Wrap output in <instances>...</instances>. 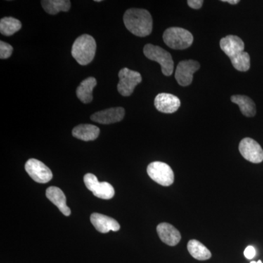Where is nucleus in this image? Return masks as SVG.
I'll return each mask as SVG.
<instances>
[{
    "label": "nucleus",
    "instance_id": "6ab92c4d",
    "mask_svg": "<svg viewBox=\"0 0 263 263\" xmlns=\"http://www.w3.org/2000/svg\"><path fill=\"white\" fill-rule=\"evenodd\" d=\"M231 101L239 106L242 114L247 117H253L256 114V105L252 99L245 95H233Z\"/></svg>",
    "mask_w": 263,
    "mask_h": 263
},
{
    "label": "nucleus",
    "instance_id": "4468645a",
    "mask_svg": "<svg viewBox=\"0 0 263 263\" xmlns=\"http://www.w3.org/2000/svg\"><path fill=\"white\" fill-rule=\"evenodd\" d=\"M90 220L95 229L100 233H107L110 230L117 232L120 230V226L117 220L104 214L93 213L90 217Z\"/></svg>",
    "mask_w": 263,
    "mask_h": 263
},
{
    "label": "nucleus",
    "instance_id": "cd10ccee",
    "mask_svg": "<svg viewBox=\"0 0 263 263\" xmlns=\"http://www.w3.org/2000/svg\"><path fill=\"white\" fill-rule=\"evenodd\" d=\"M250 263H262V261L259 260L257 261V262H255V261H252V262H251Z\"/></svg>",
    "mask_w": 263,
    "mask_h": 263
},
{
    "label": "nucleus",
    "instance_id": "b1692460",
    "mask_svg": "<svg viewBox=\"0 0 263 263\" xmlns=\"http://www.w3.org/2000/svg\"><path fill=\"white\" fill-rule=\"evenodd\" d=\"M13 51V48L10 44L3 41H0V58L2 60L9 58Z\"/></svg>",
    "mask_w": 263,
    "mask_h": 263
},
{
    "label": "nucleus",
    "instance_id": "2eb2a0df",
    "mask_svg": "<svg viewBox=\"0 0 263 263\" xmlns=\"http://www.w3.org/2000/svg\"><path fill=\"white\" fill-rule=\"evenodd\" d=\"M157 231L161 240L171 247L177 245L181 239L179 230L168 223H161L157 226Z\"/></svg>",
    "mask_w": 263,
    "mask_h": 263
},
{
    "label": "nucleus",
    "instance_id": "0eeeda50",
    "mask_svg": "<svg viewBox=\"0 0 263 263\" xmlns=\"http://www.w3.org/2000/svg\"><path fill=\"white\" fill-rule=\"evenodd\" d=\"M84 181L86 188L90 190L95 197L103 200H110L115 195V190L113 186L108 182H100L94 174L85 175Z\"/></svg>",
    "mask_w": 263,
    "mask_h": 263
},
{
    "label": "nucleus",
    "instance_id": "dca6fc26",
    "mask_svg": "<svg viewBox=\"0 0 263 263\" xmlns=\"http://www.w3.org/2000/svg\"><path fill=\"white\" fill-rule=\"evenodd\" d=\"M46 197L50 201L53 202L60 212L66 216L70 215L71 211L70 208L67 205V199L65 194L56 186H50L46 190Z\"/></svg>",
    "mask_w": 263,
    "mask_h": 263
},
{
    "label": "nucleus",
    "instance_id": "aec40b11",
    "mask_svg": "<svg viewBox=\"0 0 263 263\" xmlns=\"http://www.w3.org/2000/svg\"><path fill=\"white\" fill-rule=\"evenodd\" d=\"M43 9L50 15H56L60 12H67L70 9L69 0H43L41 1Z\"/></svg>",
    "mask_w": 263,
    "mask_h": 263
},
{
    "label": "nucleus",
    "instance_id": "ddd939ff",
    "mask_svg": "<svg viewBox=\"0 0 263 263\" xmlns=\"http://www.w3.org/2000/svg\"><path fill=\"white\" fill-rule=\"evenodd\" d=\"M220 48L230 60L238 57L245 50V43L238 36L228 35L221 40Z\"/></svg>",
    "mask_w": 263,
    "mask_h": 263
},
{
    "label": "nucleus",
    "instance_id": "f3484780",
    "mask_svg": "<svg viewBox=\"0 0 263 263\" xmlns=\"http://www.w3.org/2000/svg\"><path fill=\"white\" fill-rule=\"evenodd\" d=\"M100 132L99 127L92 124H79L72 129V134L81 141H91L98 138Z\"/></svg>",
    "mask_w": 263,
    "mask_h": 263
},
{
    "label": "nucleus",
    "instance_id": "1a4fd4ad",
    "mask_svg": "<svg viewBox=\"0 0 263 263\" xmlns=\"http://www.w3.org/2000/svg\"><path fill=\"white\" fill-rule=\"evenodd\" d=\"M200 65L198 62L195 60H184L180 62L176 67L175 78L178 84L182 86H187L192 84L193 75L200 69Z\"/></svg>",
    "mask_w": 263,
    "mask_h": 263
},
{
    "label": "nucleus",
    "instance_id": "9b49d317",
    "mask_svg": "<svg viewBox=\"0 0 263 263\" xmlns=\"http://www.w3.org/2000/svg\"><path fill=\"white\" fill-rule=\"evenodd\" d=\"M125 115V110L122 107L110 108L95 113L91 116L93 122L102 124H110L121 122Z\"/></svg>",
    "mask_w": 263,
    "mask_h": 263
},
{
    "label": "nucleus",
    "instance_id": "393cba45",
    "mask_svg": "<svg viewBox=\"0 0 263 263\" xmlns=\"http://www.w3.org/2000/svg\"><path fill=\"white\" fill-rule=\"evenodd\" d=\"M256 255V250L252 246H249L246 248L245 251V256L246 258L249 259H253Z\"/></svg>",
    "mask_w": 263,
    "mask_h": 263
},
{
    "label": "nucleus",
    "instance_id": "39448f33",
    "mask_svg": "<svg viewBox=\"0 0 263 263\" xmlns=\"http://www.w3.org/2000/svg\"><path fill=\"white\" fill-rule=\"evenodd\" d=\"M147 173L151 179L164 186L174 182V173L168 164L162 162H153L148 164Z\"/></svg>",
    "mask_w": 263,
    "mask_h": 263
},
{
    "label": "nucleus",
    "instance_id": "f03ea898",
    "mask_svg": "<svg viewBox=\"0 0 263 263\" xmlns=\"http://www.w3.org/2000/svg\"><path fill=\"white\" fill-rule=\"evenodd\" d=\"M96 50L95 38L89 34H85L76 40L71 53L79 65H86L94 60Z\"/></svg>",
    "mask_w": 263,
    "mask_h": 263
},
{
    "label": "nucleus",
    "instance_id": "423d86ee",
    "mask_svg": "<svg viewBox=\"0 0 263 263\" xmlns=\"http://www.w3.org/2000/svg\"><path fill=\"white\" fill-rule=\"evenodd\" d=\"M119 78L118 91L124 97L130 96L134 91L135 88L142 81V76L139 72L129 70L127 67L119 71Z\"/></svg>",
    "mask_w": 263,
    "mask_h": 263
},
{
    "label": "nucleus",
    "instance_id": "f257e3e1",
    "mask_svg": "<svg viewBox=\"0 0 263 263\" xmlns=\"http://www.w3.org/2000/svg\"><path fill=\"white\" fill-rule=\"evenodd\" d=\"M126 28L138 37L149 35L153 28V19L148 10L130 8L124 15Z\"/></svg>",
    "mask_w": 263,
    "mask_h": 263
},
{
    "label": "nucleus",
    "instance_id": "20e7f679",
    "mask_svg": "<svg viewBox=\"0 0 263 263\" xmlns=\"http://www.w3.org/2000/svg\"><path fill=\"white\" fill-rule=\"evenodd\" d=\"M143 53L148 60L158 62L164 76H170L174 72V63L169 52L152 44H147L143 48Z\"/></svg>",
    "mask_w": 263,
    "mask_h": 263
},
{
    "label": "nucleus",
    "instance_id": "f8f14e48",
    "mask_svg": "<svg viewBox=\"0 0 263 263\" xmlns=\"http://www.w3.org/2000/svg\"><path fill=\"white\" fill-rule=\"evenodd\" d=\"M155 108L164 114H173L181 106L178 97L168 93H160L155 99Z\"/></svg>",
    "mask_w": 263,
    "mask_h": 263
},
{
    "label": "nucleus",
    "instance_id": "6e6552de",
    "mask_svg": "<svg viewBox=\"0 0 263 263\" xmlns=\"http://www.w3.org/2000/svg\"><path fill=\"white\" fill-rule=\"evenodd\" d=\"M25 170L29 176L37 183H46L53 178V174L49 167L36 159H29L26 162Z\"/></svg>",
    "mask_w": 263,
    "mask_h": 263
},
{
    "label": "nucleus",
    "instance_id": "a211bd4d",
    "mask_svg": "<svg viewBox=\"0 0 263 263\" xmlns=\"http://www.w3.org/2000/svg\"><path fill=\"white\" fill-rule=\"evenodd\" d=\"M97 86V80L94 77H89L85 79L78 86L76 90V95L78 98L83 103H89L92 101V91L95 86Z\"/></svg>",
    "mask_w": 263,
    "mask_h": 263
},
{
    "label": "nucleus",
    "instance_id": "a878e982",
    "mask_svg": "<svg viewBox=\"0 0 263 263\" xmlns=\"http://www.w3.org/2000/svg\"><path fill=\"white\" fill-rule=\"evenodd\" d=\"M187 4L190 8L197 10L201 8L202 4H203V1H202V0H189Z\"/></svg>",
    "mask_w": 263,
    "mask_h": 263
},
{
    "label": "nucleus",
    "instance_id": "bb28decb",
    "mask_svg": "<svg viewBox=\"0 0 263 263\" xmlns=\"http://www.w3.org/2000/svg\"><path fill=\"white\" fill-rule=\"evenodd\" d=\"M221 2H224V3H229V4L231 5H236L240 3L239 0H223V1Z\"/></svg>",
    "mask_w": 263,
    "mask_h": 263
},
{
    "label": "nucleus",
    "instance_id": "5701e85b",
    "mask_svg": "<svg viewBox=\"0 0 263 263\" xmlns=\"http://www.w3.org/2000/svg\"><path fill=\"white\" fill-rule=\"evenodd\" d=\"M230 61L237 70L246 72L250 68V57L247 52L243 51L238 57L231 59Z\"/></svg>",
    "mask_w": 263,
    "mask_h": 263
},
{
    "label": "nucleus",
    "instance_id": "9d476101",
    "mask_svg": "<svg viewBox=\"0 0 263 263\" xmlns=\"http://www.w3.org/2000/svg\"><path fill=\"white\" fill-rule=\"evenodd\" d=\"M239 152L243 158L252 163L258 164L263 161L262 147L252 138H243L240 142Z\"/></svg>",
    "mask_w": 263,
    "mask_h": 263
},
{
    "label": "nucleus",
    "instance_id": "4be33fe9",
    "mask_svg": "<svg viewBox=\"0 0 263 263\" xmlns=\"http://www.w3.org/2000/svg\"><path fill=\"white\" fill-rule=\"evenodd\" d=\"M22 29V23L13 17H5L0 21V32L5 36H11Z\"/></svg>",
    "mask_w": 263,
    "mask_h": 263
},
{
    "label": "nucleus",
    "instance_id": "412c9836",
    "mask_svg": "<svg viewBox=\"0 0 263 263\" xmlns=\"http://www.w3.org/2000/svg\"><path fill=\"white\" fill-rule=\"evenodd\" d=\"M187 249L190 254L197 260H207L212 257V253L202 243L197 240L188 242Z\"/></svg>",
    "mask_w": 263,
    "mask_h": 263
},
{
    "label": "nucleus",
    "instance_id": "7ed1b4c3",
    "mask_svg": "<svg viewBox=\"0 0 263 263\" xmlns=\"http://www.w3.org/2000/svg\"><path fill=\"white\" fill-rule=\"evenodd\" d=\"M193 35L186 29L181 27H171L163 34V41L168 47L175 50H183L192 46Z\"/></svg>",
    "mask_w": 263,
    "mask_h": 263
}]
</instances>
